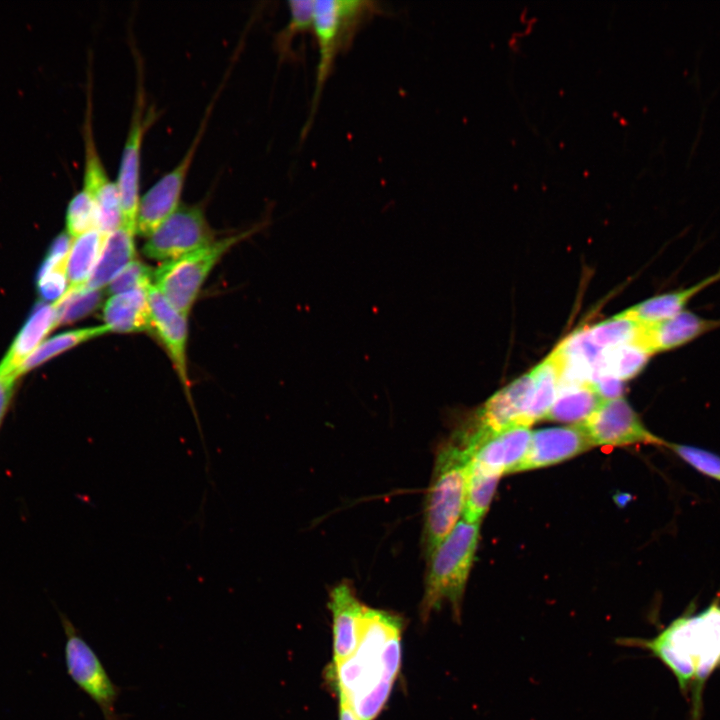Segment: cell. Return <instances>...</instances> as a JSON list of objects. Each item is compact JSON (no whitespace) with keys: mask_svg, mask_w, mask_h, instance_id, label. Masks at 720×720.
I'll list each match as a JSON object with an SVG mask.
<instances>
[{"mask_svg":"<svg viewBox=\"0 0 720 720\" xmlns=\"http://www.w3.org/2000/svg\"><path fill=\"white\" fill-rule=\"evenodd\" d=\"M616 643L645 650L661 661L689 703L691 719H701L706 683L720 669V599L675 618L653 637H620Z\"/></svg>","mask_w":720,"mask_h":720,"instance_id":"1","label":"cell"},{"mask_svg":"<svg viewBox=\"0 0 720 720\" xmlns=\"http://www.w3.org/2000/svg\"><path fill=\"white\" fill-rule=\"evenodd\" d=\"M403 622L392 612L364 607L355 652L328 677L361 720H374L387 702L401 667Z\"/></svg>","mask_w":720,"mask_h":720,"instance_id":"2","label":"cell"},{"mask_svg":"<svg viewBox=\"0 0 720 720\" xmlns=\"http://www.w3.org/2000/svg\"><path fill=\"white\" fill-rule=\"evenodd\" d=\"M480 445L469 424L437 450L424 504L422 547L427 558L463 515L469 465Z\"/></svg>","mask_w":720,"mask_h":720,"instance_id":"3","label":"cell"},{"mask_svg":"<svg viewBox=\"0 0 720 720\" xmlns=\"http://www.w3.org/2000/svg\"><path fill=\"white\" fill-rule=\"evenodd\" d=\"M478 541L479 523L461 520L426 558L427 569L420 603L422 622H426L445 603H449L454 619L460 620Z\"/></svg>","mask_w":720,"mask_h":720,"instance_id":"4","label":"cell"},{"mask_svg":"<svg viewBox=\"0 0 720 720\" xmlns=\"http://www.w3.org/2000/svg\"><path fill=\"white\" fill-rule=\"evenodd\" d=\"M382 7L368 0H314L312 36L318 51L315 85L301 138L308 134L319 107L324 87L340 54L350 46L364 24Z\"/></svg>","mask_w":720,"mask_h":720,"instance_id":"5","label":"cell"},{"mask_svg":"<svg viewBox=\"0 0 720 720\" xmlns=\"http://www.w3.org/2000/svg\"><path fill=\"white\" fill-rule=\"evenodd\" d=\"M254 231L213 240L184 256L163 262L153 274L154 286L179 313L187 317L213 267L232 246Z\"/></svg>","mask_w":720,"mask_h":720,"instance_id":"6","label":"cell"},{"mask_svg":"<svg viewBox=\"0 0 720 720\" xmlns=\"http://www.w3.org/2000/svg\"><path fill=\"white\" fill-rule=\"evenodd\" d=\"M138 64L137 89L127 137L122 149L116 179L122 226L136 234L137 213L140 203V163L144 137L156 120V110L148 106L141 63Z\"/></svg>","mask_w":720,"mask_h":720,"instance_id":"7","label":"cell"},{"mask_svg":"<svg viewBox=\"0 0 720 720\" xmlns=\"http://www.w3.org/2000/svg\"><path fill=\"white\" fill-rule=\"evenodd\" d=\"M60 619L66 638L64 653L68 675L100 708L104 720H125L116 710L122 688L112 681L97 653L71 620L62 613Z\"/></svg>","mask_w":720,"mask_h":720,"instance_id":"8","label":"cell"},{"mask_svg":"<svg viewBox=\"0 0 720 720\" xmlns=\"http://www.w3.org/2000/svg\"><path fill=\"white\" fill-rule=\"evenodd\" d=\"M214 239V232L200 204L181 203L149 236L143 246L146 257L171 261L193 252Z\"/></svg>","mask_w":720,"mask_h":720,"instance_id":"9","label":"cell"},{"mask_svg":"<svg viewBox=\"0 0 720 720\" xmlns=\"http://www.w3.org/2000/svg\"><path fill=\"white\" fill-rule=\"evenodd\" d=\"M214 100L209 104L199 129L182 159L164 174L141 196L136 222V233L148 237L181 204L184 184L206 130Z\"/></svg>","mask_w":720,"mask_h":720,"instance_id":"10","label":"cell"},{"mask_svg":"<svg viewBox=\"0 0 720 720\" xmlns=\"http://www.w3.org/2000/svg\"><path fill=\"white\" fill-rule=\"evenodd\" d=\"M580 425L594 447L666 445V441L645 427L639 415L623 397L603 401Z\"/></svg>","mask_w":720,"mask_h":720,"instance_id":"11","label":"cell"},{"mask_svg":"<svg viewBox=\"0 0 720 720\" xmlns=\"http://www.w3.org/2000/svg\"><path fill=\"white\" fill-rule=\"evenodd\" d=\"M147 296L151 312V328L165 347L177 372L194 415L205 455L208 458L203 431L190 392V381L187 372V317L179 313L153 284L147 288Z\"/></svg>","mask_w":720,"mask_h":720,"instance_id":"12","label":"cell"},{"mask_svg":"<svg viewBox=\"0 0 720 720\" xmlns=\"http://www.w3.org/2000/svg\"><path fill=\"white\" fill-rule=\"evenodd\" d=\"M84 126L85 169L84 187L94 199L99 212V230L109 234L122 226V213L116 182L103 165L93 137L91 102L88 103Z\"/></svg>","mask_w":720,"mask_h":720,"instance_id":"13","label":"cell"},{"mask_svg":"<svg viewBox=\"0 0 720 720\" xmlns=\"http://www.w3.org/2000/svg\"><path fill=\"white\" fill-rule=\"evenodd\" d=\"M593 447L580 424L539 429L532 432L527 453L515 472L554 465Z\"/></svg>","mask_w":720,"mask_h":720,"instance_id":"14","label":"cell"},{"mask_svg":"<svg viewBox=\"0 0 720 720\" xmlns=\"http://www.w3.org/2000/svg\"><path fill=\"white\" fill-rule=\"evenodd\" d=\"M328 607L333 632L331 667H337L350 658L358 646L365 605L358 599L353 586L342 581L330 590Z\"/></svg>","mask_w":720,"mask_h":720,"instance_id":"15","label":"cell"},{"mask_svg":"<svg viewBox=\"0 0 720 720\" xmlns=\"http://www.w3.org/2000/svg\"><path fill=\"white\" fill-rule=\"evenodd\" d=\"M533 383L534 376L531 370L494 393L485 402L475 415V420L488 437L522 426Z\"/></svg>","mask_w":720,"mask_h":720,"instance_id":"16","label":"cell"},{"mask_svg":"<svg viewBox=\"0 0 720 720\" xmlns=\"http://www.w3.org/2000/svg\"><path fill=\"white\" fill-rule=\"evenodd\" d=\"M719 328L720 319L705 318L686 309L665 321L643 324L639 344L654 355L681 348Z\"/></svg>","mask_w":720,"mask_h":720,"instance_id":"17","label":"cell"},{"mask_svg":"<svg viewBox=\"0 0 720 720\" xmlns=\"http://www.w3.org/2000/svg\"><path fill=\"white\" fill-rule=\"evenodd\" d=\"M531 435L529 427L523 426L497 433L479 445L471 462L500 476L515 472L527 453Z\"/></svg>","mask_w":720,"mask_h":720,"instance_id":"18","label":"cell"},{"mask_svg":"<svg viewBox=\"0 0 720 720\" xmlns=\"http://www.w3.org/2000/svg\"><path fill=\"white\" fill-rule=\"evenodd\" d=\"M58 325L54 304L38 303L17 334L0 363V375L12 380L24 361L42 344L48 333Z\"/></svg>","mask_w":720,"mask_h":720,"instance_id":"19","label":"cell"},{"mask_svg":"<svg viewBox=\"0 0 720 720\" xmlns=\"http://www.w3.org/2000/svg\"><path fill=\"white\" fill-rule=\"evenodd\" d=\"M720 281V270L685 287L648 298L623 311L627 317L644 324H656L686 310L687 304L707 287Z\"/></svg>","mask_w":720,"mask_h":720,"instance_id":"20","label":"cell"},{"mask_svg":"<svg viewBox=\"0 0 720 720\" xmlns=\"http://www.w3.org/2000/svg\"><path fill=\"white\" fill-rule=\"evenodd\" d=\"M134 235L123 226L106 235L101 254L85 288L91 290L106 288L126 266L135 260Z\"/></svg>","mask_w":720,"mask_h":720,"instance_id":"21","label":"cell"},{"mask_svg":"<svg viewBox=\"0 0 720 720\" xmlns=\"http://www.w3.org/2000/svg\"><path fill=\"white\" fill-rule=\"evenodd\" d=\"M103 319L104 324L115 332L132 333L151 329L147 290L112 295L104 304Z\"/></svg>","mask_w":720,"mask_h":720,"instance_id":"22","label":"cell"},{"mask_svg":"<svg viewBox=\"0 0 720 720\" xmlns=\"http://www.w3.org/2000/svg\"><path fill=\"white\" fill-rule=\"evenodd\" d=\"M603 401L591 382L559 385L555 401L545 419L582 424Z\"/></svg>","mask_w":720,"mask_h":720,"instance_id":"23","label":"cell"},{"mask_svg":"<svg viewBox=\"0 0 720 720\" xmlns=\"http://www.w3.org/2000/svg\"><path fill=\"white\" fill-rule=\"evenodd\" d=\"M534 383L522 426L529 427L545 419L557 396L560 383V365L553 351L533 370Z\"/></svg>","mask_w":720,"mask_h":720,"instance_id":"24","label":"cell"},{"mask_svg":"<svg viewBox=\"0 0 720 720\" xmlns=\"http://www.w3.org/2000/svg\"><path fill=\"white\" fill-rule=\"evenodd\" d=\"M652 354L636 342L605 348L594 367L592 380L611 375L621 381L637 376L648 364Z\"/></svg>","mask_w":720,"mask_h":720,"instance_id":"25","label":"cell"},{"mask_svg":"<svg viewBox=\"0 0 720 720\" xmlns=\"http://www.w3.org/2000/svg\"><path fill=\"white\" fill-rule=\"evenodd\" d=\"M107 234L92 230L73 238L66 273L70 288L85 286L101 254Z\"/></svg>","mask_w":720,"mask_h":720,"instance_id":"26","label":"cell"},{"mask_svg":"<svg viewBox=\"0 0 720 720\" xmlns=\"http://www.w3.org/2000/svg\"><path fill=\"white\" fill-rule=\"evenodd\" d=\"M287 6L288 22L276 33L273 43L280 62L295 60L294 41L305 34H312L314 0H291Z\"/></svg>","mask_w":720,"mask_h":720,"instance_id":"27","label":"cell"},{"mask_svg":"<svg viewBox=\"0 0 720 720\" xmlns=\"http://www.w3.org/2000/svg\"><path fill=\"white\" fill-rule=\"evenodd\" d=\"M500 477L470 462L463 510L464 521L480 523L493 499Z\"/></svg>","mask_w":720,"mask_h":720,"instance_id":"28","label":"cell"},{"mask_svg":"<svg viewBox=\"0 0 720 720\" xmlns=\"http://www.w3.org/2000/svg\"><path fill=\"white\" fill-rule=\"evenodd\" d=\"M109 332H111L110 328L106 324H103L99 326L70 330L51 337L42 342V344L24 361L18 370V377L54 356L77 346L78 344L101 335H105Z\"/></svg>","mask_w":720,"mask_h":720,"instance_id":"29","label":"cell"},{"mask_svg":"<svg viewBox=\"0 0 720 720\" xmlns=\"http://www.w3.org/2000/svg\"><path fill=\"white\" fill-rule=\"evenodd\" d=\"M642 324L620 312L587 329L590 340L601 349L636 342Z\"/></svg>","mask_w":720,"mask_h":720,"instance_id":"30","label":"cell"},{"mask_svg":"<svg viewBox=\"0 0 720 720\" xmlns=\"http://www.w3.org/2000/svg\"><path fill=\"white\" fill-rule=\"evenodd\" d=\"M102 300L101 290H91L84 286L68 287L64 295L54 304L59 324H68L79 320L98 308Z\"/></svg>","mask_w":720,"mask_h":720,"instance_id":"31","label":"cell"},{"mask_svg":"<svg viewBox=\"0 0 720 720\" xmlns=\"http://www.w3.org/2000/svg\"><path fill=\"white\" fill-rule=\"evenodd\" d=\"M67 233L75 238L92 230H99V212L93 197L85 190L77 192L66 212Z\"/></svg>","mask_w":720,"mask_h":720,"instance_id":"32","label":"cell"},{"mask_svg":"<svg viewBox=\"0 0 720 720\" xmlns=\"http://www.w3.org/2000/svg\"><path fill=\"white\" fill-rule=\"evenodd\" d=\"M667 448L703 475L720 481V456L699 447L666 442Z\"/></svg>","mask_w":720,"mask_h":720,"instance_id":"33","label":"cell"},{"mask_svg":"<svg viewBox=\"0 0 720 720\" xmlns=\"http://www.w3.org/2000/svg\"><path fill=\"white\" fill-rule=\"evenodd\" d=\"M153 274L154 272L149 266L134 260L106 287L107 292L112 296L133 290H147L151 285Z\"/></svg>","mask_w":720,"mask_h":720,"instance_id":"34","label":"cell"},{"mask_svg":"<svg viewBox=\"0 0 720 720\" xmlns=\"http://www.w3.org/2000/svg\"><path fill=\"white\" fill-rule=\"evenodd\" d=\"M68 282L66 266L38 273L37 290L44 301L59 300L66 292Z\"/></svg>","mask_w":720,"mask_h":720,"instance_id":"35","label":"cell"},{"mask_svg":"<svg viewBox=\"0 0 720 720\" xmlns=\"http://www.w3.org/2000/svg\"><path fill=\"white\" fill-rule=\"evenodd\" d=\"M596 393L602 400H610L622 397L624 389L623 381L611 376L600 375L591 381Z\"/></svg>","mask_w":720,"mask_h":720,"instance_id":"36","label":"cell"},{"mask_svg":"<svg viewBox=\"0 0 720 720\" xmlns=\"http://www.w3.org/2000/svg\"><path fill=\"white\" fill-rule=\"evenodd\" d=\"M14 382V380L0 375V423L11 399Z\"/></svg>","mask_w":720,"mask_h":720,"instance_id":"37","label":"cell"},{"mask_svg":"<svg viewBox=\"0 0 720 720\" xmlns=\"http://www.w3.org/2000/svg\"><path fill=\"white\" fill-rule=\"evenodd\" d=\"M338 697V720H361L349 705L347 699L337 694Z\"/></svg>","mask_w":720,"mask_h":720,"instance_id":"38","label":"cell"}]
</instances>
